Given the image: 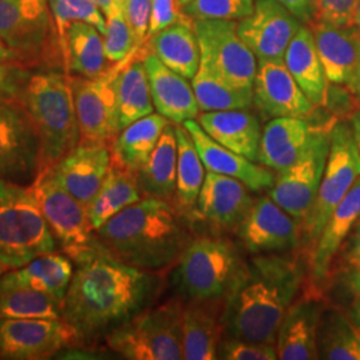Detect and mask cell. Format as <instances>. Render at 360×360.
<instances>
[{"instance_id": "1", "label": "cell", "mask_w": 360, "mask_h": 360, "mask_svg": "<svg viewBox=\"0 0 360 360\" xmlns=\"http://www.w3.org/2000/svg\"><path fill=\"white\" fill-rule=\"evenodd\" d=\"M62 319L77 335V348H96L119 326L158 303L166 272L132 267L98 247L74 260Z\"/></svg>"}, {"instance_id": "2", "label": "cell", "mask_w": 360, "mask_h": 360, "mask_svg": "<svg viewBox=\"0 0 360 360\" xmlns=\"http://www.w3.org/2000/svg\"><path fill=\"white\" fill-rule=\"evenodd\" d=\"M304 271L290 254L243 260L224 304V336L275 345L290 306L300 294Z\"/></svg>"}, {"instance_id": "3", "label": "cell", "mask_w": 360, "mask_h": 360, "mask_svg": "<svg viewBox=\"0 0 360 360\" xmlns=\"http://www.w3.org/2000/svg\"><path fill=\"white\" fill-rule=\"evenodd\" d=\"M190 221L172 203L143 198L95 231L104 254L141 270L167 272L191 242Z\"/></svg>"}, {"instance_id": "4", "label": "cell", "mask_w": 360, "mask_h": 360, "mask_svg": "<svg viewBox=\"0 0 360 360\" xmlns=\"http://www.w3.org/2000/svg\"><path fill=\"white\" fill-rule=\"evenodd\" d=\"M22 107L40 141V171L51 167L80 143L77 108L70 75L62 71H34Z\"/></svg>"}, {"instance_id": "5", "label": "cell", "mask_w": 360, "mask_h": 360, "mask_svg": "<svg viewBox=\"0 0 360 360\" xmlns=\"http://www.w3.org/2000/svg\"><path fill=\"white\" fill-rule=\"evenodd\" d=\"M240 250L219 236L193 238L171 269L175 296L186 302L223 300L243 263Z\"/></svg>"}, {"instance_id": "6", "label": "cell", "mask_w": 360, "mask_h": 360, "mask_svg": "<svg viewBox=\"0 0 360 360\" xmlns=\"http://www.w3.org/2000/svg\"><path fill=\"white\" fill-rule=\"evenodd\" d=\"M53 251L59 245L32 187L0 179V264L13 270Z\"/></svg>"}, {"instance_id": "7", "label": "cell", "mask_w": 360, "mask_h": 360, "mask_svg": "<svg viewBox=\"0 0 360 360\" xmlns=\"http://www.w3.org/2000/svg\"><path fill=\"white\" fill-rule=\"evenodd\" d=\"M0 38L31 70L67 74L49 0H0Z\"/></svg>"}, {"instance_id": "8", "label": "cell", "mask_w": 360, "mask_h": 360, "mask_svg": "<svg viewBox=\"0 0 360 360\" xmlns=\"http://www.w3.org/2000/svg\"><path fill=\"white\" fill-rule=\"evenodd\" d=\"M181 311L176 296L155 303L115 328L104 345L124 359H183Z\"/></svg>"}, {"instance_id": "9", "label": "cell", "mask_w": 360, "mask_h": 360, "mask_svg": "<svg viewBox=\"0 0 360 360\" xmlns=\"http://www.w3.org/2000/svg\"><path fill=\"white\" fill-rule=\"evenodd\" d=\"M331 144L321 187L307 217L300 226V245L311 257L336 206L360 176V153L347 122H335Z\"/></svg>"}, {"instance_id": "10", "label": "cell", "mask_w": 360, "mask_h": 360, "mask_svg": "<svg viewBox=\"0 0 360 360\" xmlns=\"http://www.w3.org/2000/svg\"><path fill=\"white\" fill-rule=\"evenodd\" d=\"M31 187L60 251L74 260L98 247L87 208L58 184L50 168L40 171Z\"/></svg>"}, {"instance_id": "11", "label": "cell", "mask_w": 360, "mask_h": 360, "mask_svg": "<svg viewBox=\"0 0 360 360\" xmlns=\"http://www.w3.org/2000/svg\"><path fill=\"white\" fill-rule=\"evenodd\" d=\"M335 122L316 129L306 154L292 167L278 174L270 188L271 199L295 219L299 226L304 221L319 191Z\"/></svg>"}, {"instance_id": "12", "label": "cell", "mask_w": 360, "mask_h": 360, "mask_svg": "<svg viewBox=\"0 0 360 360\" xmlns=\"http://www.w3.org/2000/svg\"><path fill=\"white\" fill-rule=\"evenodd\" d=\"M193 28L200 58L235 87L254 91L257 59L239 37L236 20L198 19Z\"/></svg>"}, {"instance_id": "13", "label": "cell", "mask_w": 360, "mask_h": 360, "mask_svg": "<svg viewBox=\"0 0 360 360\" xmlns=\"http://www.w3.org/2000/svg\"><path fill=\"white\" fill-rule=\"evenodd\" d=\"M122 62L112 65L102 77L89 79L70 75L83 144L111 146L120 132L115 77Z\"/></svg>"}, {"instance_id": "14", "label": "cell", "mask_w": 360, "mask_h": 360, "mask_svg": "<svg viewBox=\"0 0 360 360\" xmlns=\"http://www.w3.org/2000/svg\"><path fill=\"white\" fill-rule=\"evenodd\" d=\"M40 172V141L22 105L0 103V179L31 186Z\"/></svg>"}, {"instance_id": "15", "label": "cell", "mask_w": 360, "mask_h": 360, "mask_svg": "<svg viewBox=\"0 0 360 360\" xmlns=\"http://www.w3.org/2000/svg\"><path fill=\"white\" fill-rule=\"evenodd\" d=\"M65 348L77 342L63 319H0V359H50Z\"/></svg>"}, {"instance_id": "16", "label": "cell", "mask_w": 360, "mask_h": 360, "mask_svg": "<svg viewBox=\"0 0 360 360\" xmlns=\"http://www.w3.org/2000/svg\"><path fill=\"white\" fill-rule=\"evenodd\" d=\"M235 233L250 255L290 254L300 245V226L270 195L254 200Z\"/></svg>"}, {"instance_id": "17", "label": "cell", "mask_w": 360, "mask_h": 360, "mask_svg": "<svg viewBox=\"0 0 360 360\" xmlns=\"http://www.w3.org/2000/svg\"><path fill=\"white\" fill-rule=\"evenodd\" d=\"M326 302L322 288L311 283L287 309L276 336L278 359H319L318 330Z\"/></svg>"}, {"instance_id": "18", "label": "cell", "mask_w": 360, "mask_h": 360, "mask_svg": "<svg viewBox=\"0 0 360 360\" xmlns=\"http://www.w3.org/2000/svg\"><path fill=\"white\" fill-rule=\"evenodd\" d=\"M302 23L278 0H257L251 15L238 23V34L257 60H284Z\"/></svg>"}, {"instance_id": "19", "label": "cell", "mask_w": 360, "mask_h": 360, "mask_svg": "<svg viewBox=\"0 0 360 360\" xmlns=\"http://www.w3.org/2000/svg\"><path fill=\"white\" fill-rule=\"evenodd\" d=\"M254 105L263 119L309 117L315 105L299 87L284 60H257Z\"/></svg>"}, {"instance_id": "20", "label": "cell", "mask_w": 360, "mask_h": 360, "mask_svg": "<svg viewBox=\"0 0 360 360\" xmlns=\"http://www.w3.org/2000/svg\"><path fill=\"white\" fill-rule=\"evenodd\" d=\"M49 168L58 184L89 208L111 168V150L105 144L79 143Z\"/></svg>"}, {"instance_id": "21", "label": "cell", "mask_w": 360, "mask_h": 360, "mask_svg": "<svg viewBox=\"0 0 360 360\" xmlns=\"http://www.w3.org/2000/svg\"><path fill=\"white\" fill-rule=\"evenodd\" d=\"M250 191L240 180L208 171L195 214L220 230H236L255 200Z\"/></svg>"}, {"instance_id": "22", "label": "cell", "mask_w": 360, "mask_h": 360, "mask_svg": "<svg viewBox=\"0 0 360 360\" xmlns=\"http://www.w3.org/2000/svg\"><path fill=\"white\" fill-rule=\"evenodd\" d=\"M321 126H314L307 117H275L262 129L257 162L282 174L296 165Z\"/></svg>"}, {"instance_id": "23", "label": "cell", "mask_w": 360, "mask_h": 360, "mask_svg": "<svg viewBox=\"0 0 360 360\" xmlns=\"http://www.w3.org/2000/svg\"><path fill=\"white\" fill-rule=\"evenodd\" d=\"M183 126L190 132L207 171L240 180L254 193L269 191L275 184L274 171L214 141L195 119L186 120Z\"/></svg>"}, {"instance_id": "24", "label": "cell", "mask_w": 360, "mask_h": 360, "mask_svg": "<svg viewBox=\"0 0 360 360\" xmlns=\"http://www.w3.org/2000/svg\"><path fill=\"white\" fill-rule=\"evenodd\" d=\"M143 62L150 82L155 110L174 124H183L186 120L196 119L200 114V108L188 79L168 68L150 50L143 56Z\"/></svg>"}, {"instance_id": "25", "label": "cell", "mask_w": 360, "mask_h": 360, "mask_svg": "<svg viewBox=\"0 0 360 360\" xmlns=\"http://www.w3.org/2000/svg\"><path fill=\"white\" fill-rule=\"evenodd\" d=\"M224 304L226 299L183 303V359H218L219 343L224 336Z\"/></svg>"}, {"instance_id": "26", "label": "cell", "mask_w": 360, "mask_h": 360, "mask_svg": "<svg viewBox=\"0 0 360 360\" xmlns=\"http://www.w3.org/2000/svg\"><path fill=\"white\" fill-rule=\"evenodd\" d=\"M330 84L347 86L360 59V30L335 26L321 19L309 25Z\"/></svg>"}, {"instance_id": "27", "label": "cell", "mask_w": 360, "mask_h": 360, "mask_svg": "<svg viewBox=\"0 0 360 360\" xmlns=\"http://www.w3.org/2000/svg\"><path fill=\"white\" fill-rule=\"evenodd\" d=\"M360 218V176L355 180L346 196L336 206L324 224L321 236L311 254L312 283L322 288L327 282L330 267L340 245L346 240L354 224Z\"/></svg>"}, {"instance_id": "28", "label": "cell", "mask_w": 360, "mask_h": 360, "mask_svg": "<svg viewBox=\"0 0 360 360\" xmlns=\"http://www.w3.org/2000/svg\"><path fill=\"white\" fill-rule=\"evenodd\" d=\"M74 269L72 259L59 250L37 257L23 267L4 272L0 276V287H28L63 304Z\"/></svg>"}, {"instance_id": "29", "label": "cell", "mask_w": 360, "mask_h": 360, "mask_svg": "<svg viewBox=\"0 0 360 360\" xmlns=\"http://www.w3.org/2000/svg\"><path fill=\"white\" fill-rule=\"evenodd\" d=\"M196 119L214 141L236 154L257 162L262 127L259 117L250 108L202 112Z\"/></svg>"}, {"instance_id": "30", "label": "cell", "mask_w": 360, "mask_h": 360, "mask_svg": "<svg viewBox=\"0 0 360 360\" xmlns=\"http://www.w3.org/2000/svg\"><path fill=\"white\" fill-rule=\"evenodd\" d=\"M284 63L311 103L316 108L328 105L330 82L307 25L299 27L284 53Z\"/></svg>"}, {"instance_id": "31", "label": "cell", "mask_w": 360, "mask_h": 360, "mask_svg": "<svg viewBox=\"0 0 360 360\" xmlns=\"http://www.w3.org/2000/svg\"><path fill=\"white\" fill-rule=\"evenodd\" d=\"M148 51L144 44L126 58L115 77L116 103L120 131L129 124L154 112L150 82L143 56Z\"/></svg>"}, {"instance_id": "32", "label": "cell", "mask_w": 360, "mask_h": 360, "mask_svg": "<svg viewBox=\"0 0 360 360\" xmlns=\"http://www.w3.org/2000/svg\"><path fill=\"white\" fill-rule=\"evenodd\" d=\"M171 122L159 112L144 116L122 129L110 146L111 163L138 174Z\"/></svg>"}, {"instance_id": "33", "label": "cell", "mask_w": 360, "mask_h": 360, "mask_svg": "<svg viewBox=\"0 0 360 360\" xmlns=\"http://www.w3.org/2000/svg\"><path fill=\"white\" fill-rule=\"evenodd\" d=\"M178 141L175 124L169 123L160 135L147 163L136 174L144 198H156L172 203L176 190Z\"/></svg>"}, {"instance_id": "34", "label": "cell", "mask_w": 360, "mask_h": 360, "mask_svg": "<svg viewBox=\"0 0 360 360\" xmlns=\"http://www.w3.org/2000/svg\"><path fill=\"white\" fill-rule=\"evenodd\" d=\"M148 50L181 77L193 80L200 65V46L193 20L165 28L146 41Z\"/></svg>"}, {"instance_id": "35", "label": "cell", "mask_w": 360, "mask_h": 360, "mask_svg": "<svg viewBox=\"0 0 360 360\" xmlns=\"http://www.w3.org/2000/svg\"><path fill=\"white\" fill-rule=\"evenodd\" d=\"M112 63L107 59L103 35L89 23L75 22L65 32V68L68 75L99 77Z\"/></svg>"}, {"instance_id": "36", "label": "cell", "mask_w": 360, "mask_h": 360, "mask_svg": "<svg viewBox=\"0 0 360 360\" xmlns=\"http://www.w3.org/2000/svg\"><path fill=\"white\" fill-rule=\"evenodd\" d=\"M175 134L178 141V167L172 205L181 217L191 221L198 196L206 179V167L187 129L183 124H175Z\"/></svg>"}, {"instance_id": "37", "label": "cell", "mask_w": 360, "mask_h": 360, "mask_svg": "<svg viewBox=\"0 0 360 360\" xmlns=\"http://www.w3.org/2000/svg\"><path fill=\"white\" fill-rule=\"evenodd\" d=\"M143 198L136 174L111 163L99 193L87 208L94 230L96 231L116 214L142 200Z\"/></svg>"}, {"instance_id": "38", "label": "cell", "mask_w": 360, "mask_h": 360, "mask_svg": "<svg viewBox=\"0 0 360 360\" xmlns=\"http://www.w3.org/2000/svg\"><path fill=\"white\" fill-rule=\"evenodd\" d=\"M193 89L202 112L243 110L254 105V91L235 87L202 58L193 77Z\"/></svg>"}, {"instance_id": "39", "label": "cell", "mask_w": 360, "mask_h": 360, "mask_svg": "<svg viewBox=\"0 0 360 360\" xmlns=\"http://www.w3.org/2000/svg\"><path fill=\"white\" fill-rule=\"evenodd\" d=\"M319 359L360 360V330L347 312L324 309L318 330Z\"/></svg>"}, {"instance_id": "40", "label": "cell", "mask_w": 360, "mask_h": 360, "mask_svg": "<svg viewBox=\"0 0 360 360\" xmlns=\"http://www.w3.org/2000/svg\"><path fill=\"white\" fill-rule=\"evenodd\" d=\"M63 304L28 287H0V319H62Z\"/></svg>"}, {"instance_id": "41", "label": "cell", "mask_w": 360, "mask_h": 360, "mask_svg": "<svg viewBox=\"0 0 360 360\" xmlns=\"http://www.w3.org/2000/svg\"><path fill=\"white\" fill-rule=\"evenodd\" d=\"M32 72L34 70L0 38V103L22 105Z\"/></svg>"}, {"instance_id": "42", "label": "cell", "mask_w": 360, "mask_h": 360, "mask_svg": "<svg viewBox=\"0 0 360 360\" xmlns=\"http://www.w3.org/2000/svg\"><path fill=\"white\" fill-rule=\"evenodd\" d=\"M65 56V32L70 25L84 22L95 27L104 37L107 30L105 16L92 0H49Z\"/></svg>"}, {"instance_id": "43", "label": "cell", "mask_w": 360, "mask_h": 360, "mask_svg": "<svg viewBox=\"0 0 360 360\" xmlns=\"http://www.w3.org/2000/svg\"><path fill=\"white\" fill-rule=\"evenodd\" d=\"M104 16L107 22V30L103 37L105 56L112 65H116L139 49H136L135 39L124 18L122 4L116 6L112 11Z\"/></svg>"}, {"instance_id": "44", "label": "cell", "mask_w": 360, "mask_h": 360, "mask_svg": "<svg viewBox=\"0 0 360 360\" xmlns=\"http://www.w3.org/2000/svg\"><path fill=\"white\" fill-rule=\"evenodd\" d=\"M254 8V0H193L183 7V11L193 20H242L251 15Z\"/></svg>"}, {"instance_id": "45", "label": "cell", "mask_w": 360, "mask_h": 360, "mask_svg": "<svg viewBox=\"0 0 360 360\" xmlns=\"http://www.w3.org/2000/svg\"><path fill=\"white\" fill-rule=\"evenodd\" d=\"M218 359L275 360L278 359V351L275 345L223 336L219 343Z\"/></svg>"}, {"instance_id": "46", "label": "cell", "mask_w": 360, "mask_h": 360, "mask_svg": "<svg viewBox=\"0 0 360 360\" xmlns=\"http://www.w3.org/2000/svg\"><path fill=\"white\" fill-rule=\"evenodd\" d=\"M120 4L135 39L136 49H141L147 41L153 0H122Z\"/></svg>"}, {"instance_id": "47", "label": "cell", "mask_w": 360, "mask_h": 360, "mask_svg": "<svg viewBox=\"0 0 360 360\" xmlns=\"http://www.w3.org/2000/svg\"><path fill=\"white\" fill-rule=\"evenodd\" d=\"M316 19L335 26H354L358 0H314Z\"/></svg>"}, {"instance_id": "48", "label": "cell", "mask_w": 360, "mask_h": 360, "mask_svg": "<svg viewBox=\"0 0 360 360\" xmlns=\"http://www.w3.org/2000/svg\"><path fill=\"white\" fill-rule=\"evenodd\" d=\"M186 20L193 19L183 11V7L180 6L178 0H153L147 40L156 35L158 32L163 31L165 28Z\"/></svg>"}, {"instance_id": "49", "label": "cell", "mask_w": 360, "mask_h": 360, "mask_svg": "<svg viewBox=\"0 0 360 360\" xmlns=\"http://www.w3.org/2000/svg\"><path fill=\"white\" fill-rule=\"evenodd\" d=\"M360 267V218L354 224L352 230L340 245L330 267L328 278L343 271L359 269ZM327 278V279H328Z\"/></svg>"}, {"instance_id": "50", "label": "cell", "mask_w": 360, "mask_h": 360, "mask_svg": "<svg viewBox=\"0 0 360 360\" xmlns=\"http://www.w3.org/2000/svg\"><path fill=\"white\" fill-rule=\"evenodd\" d=\"M327 281L335 284V290L340 295L347 296L351 300L360 296V267L331 275Z\"/></svg>"}, {"instance_id": "51", "label": "cell", "mask_w": 360, "mask_h": 360, "mask_svg": "<svg viewBox=\"0 0 360 360\" xmlns=\"http://www.w3.org/2000/svg\"><path fill=\"white\" fill-rule=\"evenodd\" d=\"M287 11L292 13L302 25L309 26L316 19L314 0H278Z\"/></svg>"}, {"instance_id": "52", "label": "cell", "mask_w": 360, "mask_h": 360, "mask_svg": "<svg viewBox=\"0 0 360 360\" xmlns=\"http://www.w3.org/2000/svg\"><path fill=\"white\" fill-rule=\"evenodd\" d=\"M346 91L349 94L351 101L358 105V108H360V59L354 75L346 86Z\"/></svg>"}, {"instance_id": "53", "label": "cell", "mask_w": 360, "mask_h": 360, "mask_svg": "<svg viewBox=\"0 0 360 360\" xmlns=\"http://www.w3.org/2000/svg\"><path fill=\"white\" fill-rule=\"evenodd\" d=\"M348 318L360 330V296H356L351 300V304L348 307Z\"/></svg>"}, {"instance_id": "54", "label": "cell", "mask_w": 360, "mask_h": 360, "mask_svg": "<svg viewBox=\"0 0 360 360\" xmlns=\"http://www.w3.org/2000/svg\"><path fill=\"white\" fill-rule=\"evenodd\" d=\"M348 123H349V126H351V129H352L354 138H355V142H356V146H358L360 153V108L355 110V111L349 115V117H348Z\"/></svg>"}, {"instance_id": "55", "label": "cell", "mask_w": 360, "mask_h": 360, "mask_svg": "<svg viewBox=\"0 0 360 360\" xmlns=\"http://www.w3.org/2000/svg\"><path fill=\"white\" fill-rule=\"evenodd\" d=\"M99 8L101 11L107 15L110 11H112L116 6L120 4V0H92Z\"/></svg>"}, {"instance_id": "56", "label": "cell", "mask_w": 360, "mask_h": 360, "mask_svg": "<svg viewBox=\"0 0 360 360\" xmlns=\"http://www.w3.org/2000/svg\"><path fill=\"white\" fill-rule=\"evenodd\" d=\"M355 26L360 30V0H358V7H356V13H355Z\"/></svg>"}, {"instance_id": "57", "label": "cell", "mask_w": 360, "mask_h": 360, "mask_svg": "<svg viewBox=\"0 0 360 360\" xmlns=\"http://www.w3.org/2000/svg\"><path fill=\"white\" fill-rule=\"evenodd\" d=\"M178 1H179V4L181 7H184V6H187L188 3H191L193 0H178Z\"/></svg>"}, {"instance_id": "58", "label": "cell", "mask_w": 360, "mask_h": 360, "mask_svg": "<svg viewBox=\"0 0 360 360\" xmlns=\"http://www.w3.org/2000/svg\"><path fill=\"white\" fill-rule=\"evenodd\" d=\"M7 271L8 270H7L4 266H1V264H0V276H1L4 272H7Z\"/></svg>"}, {"instance_id": "59", "label": "cell", "mask_w": 360, "mask_h": 360, "mask_svg": "<svg viewBox=\"0 0 360 360\" xmlns=\"http://www.w3.org/2000/svg\"><path fill=\"white\" fill-rule=\"evenodd\" d=\"M120 1H122V0H120Z\"/></svg>"}]
</instances>
